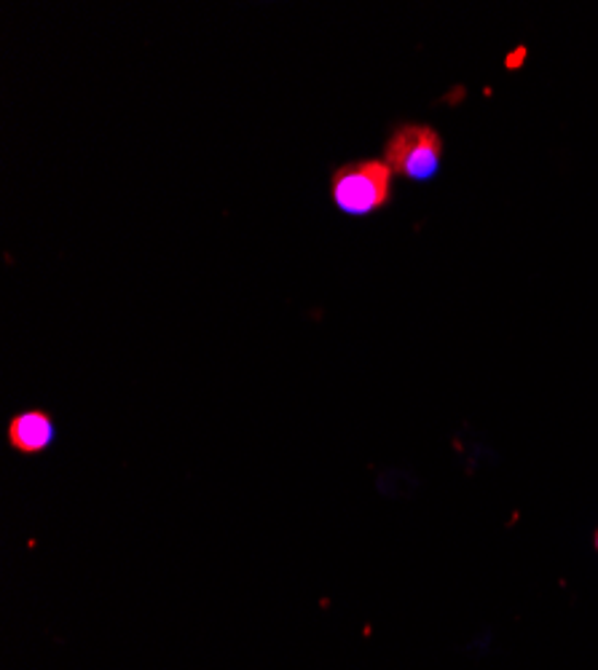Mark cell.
Segmentation results:
<instances>
[{
    "mask_svg": "<svg viewBox=\"0 0 598 670\" xmlns=\"http://www.w3.org/2000/svg\"><path fill=\"white\" fill-rule=\"evenodd\" d=\"M596 548H598V534H596Z\"/></svg>",
    "mask_w": 598,
    "mask_h": 670,
    "instance_id": "4",
    "label": "cell"
},
{
    "mask_svg": "<svg viewBox=\"0 0 598 670\" xmlns=\"http://www.w3.org/2000/svg\"><path fill=\"white\" fill-rule=\"evenodd\" d=\"M386 167L414 183H427L441 172L443 143L441 134L424 123H403L386 143Z\"/></svg>",
    "mask_w": 598,
    "mask_h": 670,
    "instance_id": "1",
    "label": "cell"
},
{
    "mask_svg": "<svg viewBox=\"0 0 598 670\" xmlns=\"http://www.w3.org/2000/svg\"><path fill=\"white\" fill-rule=\"evenodd\" d=\"M392 188V169L386 161L349 164L333 175V202L347 215H371L386 204Z\"/></svg>",
    "mask_w": 598,
    "mask_h": 670,
    "instance_id": "2",
    "label": "cell"
},
{
    "mask_svg": "<svg viewBox=\"0 0 598 670\" xmlns=\"http://www.w3.org/2000/svg\"><path fill=\"white\" fill-rule=\"evenodd\" d=\"M9 440L22 454H38L55 440V424L44 410H27L9 424Z\"/></svg>",
    "mask_w": 598,
    "mask_h": 670,
    "instance_id": "3",
    "label": "cell"
}]
</instances>
